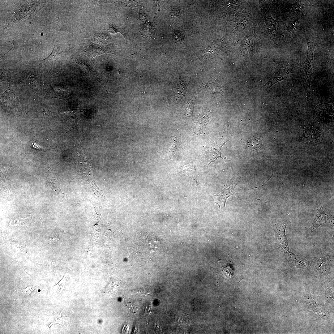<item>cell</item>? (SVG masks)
<instances>
[{
  "label": "cell",
  "instance_id": "d4e9b609",
  "mask_svg": "<svg viewBox=\"0 0 334 334\" xmlns=\"http://www.w3.org/2000/svg\"><path fill=\"white\" fill-rule=\"evenodd\" d=\"M157 328L160 331H161V328L160 325L157 323H156L155 324Z\"/></svg>",
  "mask_w": 334,
  "mask_h": 334
},
{
  "label": "cell",
  "instance_id": "8992f818",
  "mask_svg": "<svg viewBox=\"0 0 334 334\" xmlns=\"http://www.w3.org/2000/svg\"><path fill=\"white\" fill-rule=\"evenodd\" d=\"M239 182H236L228 179L226 184L221 193L217 195L212 194L211 200L216 203L220 208L221 207H225L226 201L229 196L234 194L240 193L234 192L235 188Z\"/></svg>",
  "mask_w": 334,
  "mask_h": 334
},
{
  "label": "cell",
  "instance_id": "7a4b0ae2",
  "mask_svg": "<svg viewBox=\"0 0 334 334\" xmlns=\"http://www.w3.org/2000/svg\"><path fill=\"white\" fill-rule=\"evenodd\" d=\"M313 118L318 122L328 125L334 122V109L333 104L322 103L316 106L313 110Z\"/></svg>",
  "mask_w": 334,
  "mask_h": 334
},
{
  "label": "cell",
  "instance_id": "603a6c76",
  "mask_svg": "<svg viewBox=\"0 0 334 334\" xmlns=\"http://www.w3.org/2000/svg\"><path fill=\"white\" fill-rule=\"evenodd\" d=\"M65 281L64 280V279L63 278L56 285L58 287L59 289V293H60L63 289L65 286Z\"/></svg>",
  "mask_w": 334,
  "mask_h": 334
},
{
  "label": "cell",
  "instance_id": "cb8c5ba5",
  "mask_svg": "<svg viewBox=\"0 0 334 334\" xmlns=\"http://www.w3.org/2000/svg\"><path fill=\"white\" fill-rule=\"evenodd\" d=\"M31 145L34 148L36 149H41V147L40 146L39 144L38 143H36V142H33L31 144Z\"/></svg>",
  "mask_w": 334,
  "mask_h": 334
},
{
  "label": "cell",
  "instance_id": "7402d4cb",
  "mask_svg": "<svg viewBox=\"0 0 334 334\" xmlns=\"http://www.w3.org/2000/svg\"><path fill=\"white\" fill-rule=\"evenodd\" d=\"M172 15L177 19L180 18L182 15V12L179 8L173 10L171 12Z\"/></svg>",
  "mask_w": 334,
  "mask_h": 334
},
{
  "label": "cell",
  "instance_id": "9c48e42d",
  "mask_svg": "<svg viewBox=\"0 0 334 334\" xmlns=\"http://www.w3.org/2000/svg\"><path fill=\"white\" fill-rule=\"evenodd\" d=\"M302 139L305 142L310 143L321 142L323 139V134L320 130L313 126L304 128L302 133Z\"/></svg>",
  "mask_w": 334,
  "mask_h": 334
},
{
  "label": "cell",
  "instance_id": "5b68a950",
  "mask_svg": "<svg viewBox=\"0 0 334 334\" xmlns=\"http://www.w3.org/2000/svg\"><path fill=\"white\" fill-rule=\"evenodd\" d=\"M227 141L224 142L221 138H214L212 139L210 142L205 147L206 153L207 154L209 165L212 162H214V165L216 170L215 165V162L218 158H223L221 156V150L223 145Z\"/></svg>",
  "mask_w": 334,
  "mask_h": 334
},
{
  "label": "cell",
  "instance_id": "2e32d148",
  "mask_svg": "<svg viewBox=\"0 0 334 334\" xmlns=\"http://www.w3.org/2000/svg\"><path fill=\"white\" fill-rule=\"evenodd\" d=\"M267 26L269 28L274 30L276 27V21L272 18L270 17L268 18L266 21Z\"/></svg>",
  "mask_w": 334,
  "mask_h": 334
},
{
  "label": "cell",
  "instance_id": "3957f363",
  "mask_svg": "<svg viewBox=\"0 0 334 334\" xmlns=\"http://www.w3.org/2000/svg\"><path fill=\"white\" fill-rule=\"evenodd\" d=\"M288 224V222L286 221L281 220L277 222L273 227L277 246L281 252L285 253L289 250L288 242L285 234Z\"/></svg>",
  "mask_w": 334,
  "mask_h": 334
},
{
  "label": "cell",
  "instance_id": "6da1fadb",
  "mask_svg": "<svg viewBox=\"0 0 334 334\" xmlns=\"http://www.w3.org/2000/svg\"><path fill=\"white\" fill-rule=\"evenodd\" d=\"M104 44L94 37H91L79 41L75 46V49L79 52L87 56L92 62L93 57L102 54L109 53L116 54L109 49V48L105 46Z\"/></svg>",
  "mask_w": 334,
  "mask_h": 334
},
{
  "label": "cell",
  "instance_id": "ac0fdd59",
  "mask_svg": "<svg viewBox=\"0 0 334 334\" xmlns=\"http://www.w3.org/2000/svg\"><path fill=\"white\" fill-rule=\"evenodd\" d=\"M209 86L210 90L211 89L212 90V92L215 93V94L220 93L222 91L221 87L216 84H211Z\"/></svg>",
  "mask_w": 334,
  "mask_h": 334
},
{
  "label": "cell",
  "instance_id": "277c9868",
  "mask_svg": "<svg viewBox=\"0 0 334 334\" xmlns=\"http://www.w3.org/2000/svg\"><path fill=\"white\" fill-rule=\"evenodd\" d=\"M315 206L316 213L315 217L310 227L306 232V236L314 231L320 225L333 221L332 217H331L323 208L319 199H316Z\"/></svg>",
  "mask_w": 334,
  "mask_h": 334
},
{
  "label": "cell",
  "instance_id": "e0dca14e",
  "mask_svg": "<svg viewBox=\"0 0 334 334\" xmlns=\"http://www.w3.org/2000/svg\"><path fill=\"white\" fill-rule=\"evenodd\" d=\"M59 50L58 45L57 44H55L53 51L51 54L48 58V60L53 61L55 59L57 55L59 54Z\"/></svg>",
  "mask_w": 334,
  "mask_h": 334
},
{
  "label": "cell",
  "instance_id": "4fadbf2b",
  "mask_svg": "<svg viewBox=\"0 0 334 334\" xmlns=\"http://www.w3.org/2000/svg\"><path fill=\"white\" fill-rule=\"evenodd\" d=\"M47 173L46 176L47 181L49 183H52L56 182L57 180V172L56 170H54L50 168L47 169Z\"/></svg>",
  "mask_w": 334,
  "mask_h": 334
},
{
  "label": "cell",
  "instance_id": "d6986e66",
  "mask_svg": "<svg viewBox=\"0 0 334 334\" xmlns=\"http://www.w3.org/2000/svg\"><path fill=\"white\" fill-rule=\"evenodd\" d=\"M108 24L109 25V32L110 33L114 34L119 32L122 34L121 30L119 27L111 24Z\"/></svg>",
  "mask_w": 334,
  "mask_h": 334
},
{
  "label": "cell",
  "instance_id": "44dd1931",
  "mask_svg": "<svg viewBox=\"0 0 334 334\" xmlns=\"http://www.w3.org/2000/svg\"><path fill=\"white\" fill-rule=\"evenodd\" d=\"M35 289V288L33 285H30L26 288L22 289L21 291L26 295L28 296Z\"/></svg>",
  "mask_w": 334,
  "mask_h": 334
},
{
  "label": "cell",
  "instance_id": "9a60e30c",
  "mask_svg": "<svg viewBox=\"0 0 334 334\" xmlns=\"http://www.w3.org/2000/svg\"><path fill=\"white\" fill-rule=\"evenodd\" d=\"M186 92V90L185 85L182 82H180L179 83V85L178 88L177 94V98L178 99L182 98L185 95Z\"/></svg>",
  "mask_w": 334,
  "mask_h": 334
},
{
  "label": "cell",
  "instance_id": "7c38bea8",
  "mask_svg": "<svg viewBox=\"0 0 334 334\" xmlns=\"http://www.w3.org/2000/svg\"><path fill=\"white\" fill-rule=\"evenodd\" d=\"M247 144L251 148H258L261 146L263 144V141L260 138L257 137L253 138L247 141Z\"/></svg>",
  "mask_w": 334,
  "mask_h": 334
},
{
  "label": "cell",
  "instance_id": "ffe728a7",
  "mask_svg": "<svg viewBox=\"0 0 334 334\" xmlns=\"http://www.w3.org/2000/svg\"><path fill=\"white\" fill-rule=\"evenodd\" d=\"M11 167H5L2 169L1 171V178L3 181H5V180L6 177V176L9 172L11 168Z\"/></svg>",
  "mask_w": 334,
  "mask_h": 334
},
{
  "label": "cell",
  "instance_id": "5bb4252c",
  "mask_svg": "<svg viewBox=\"0 0 334 334\" xmlns=\"http://www.w3.org/2000/svg\"><path fill=\"white\" fill-rule=\"evenodd\" d=\"M195 97L193 98L186 104L185 106V110L188 116H191L192 114L193 106L195 101Z\"/></svg>",
  "mask_w": 334,
  "mask_h": 334
},
{
  "label": "cell",
  "instance_id": "8fae6325",
  "mask_svg": "<svg viewBox=\"0 0 334 334\" xmlns=\"http://www.w3.org/2000/svg\"><path fill=\"white\" fill-rule=\"evenodd\" d=\"M285 254L287 260L296 267L305 268L310 263V262L302 256L295 254L290 251Z\"/></svg>",
  "mask_w": 334,
  "mask_h": 334
},
{
  "label": "cell",
  "instance_id": "ba28073f",
  "mask_svg": "<svg viewBox=\"0 0 334 334\" xmlns=\"http://www.w3.org/2000/svg\"><path fill=\"white\" fill-rule=\"evenodd\" d=\"M1 105L4 109L11 110L17 108V100L14 87L10 85L1 96Z\"/></svg>",
  "mask_w": 334,
  "mask_h": 334
},
{
  "label": "cell",
  "instance_id": "30bf717a",
  "mask_svg": "<svg viewBox=\"0 0 334 334\" xmlns=\"http://www.w3.org/2000/svg\"><path fill=\"white\" fill-rule=\"evenodd\" d=\"M225 39L215 40L207 48L203 51V55L205 58H210L216 55L225 44Z\"/></svg>",
  "mask_w": 334,
  "mask_h": 334
},
{
  "label": "cell",
  "instance_id": "52a82bcc",
  "mask_svg": "<svg viewBox=\"0 0 334 334\" xmlns=\"http://www.w3.org/2000/svg\"><path fill=\"white\" fill-rule=\"evenodd\" d=\"M293 69L289 67H282L276 69L267 83L261 89H268L276 83L287 79L292 74Z\"/></svg>",
  "mask_w": 334,
  "mask_h": 334
}]
</instances>
